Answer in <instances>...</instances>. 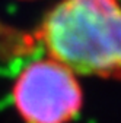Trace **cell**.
<instances>
[{
  "label": "cell",
  "instance_id": "obj_1",
  "mask_svg": "<svg viewBox=\"0 0 121 123\" xmlns=\"http://www.w3.org/2000/svg\"><path fill=\"white\" fill-rule=\"evenodd\" d=\"M35 37L77 76L121 79V0H58Z\"/></svg>",
  "mask_w": 121,
  "mask_h": 123
},
{
  "label": "cell",
  "instance_id": "obj_2",
  "mask_svg": "<svg viewBox=\"0 0 121 123\" xmlns=\"http://www.w3.org/2000/svg\"><path fill=\"white\" fill-rule=\"evenodd\" d=\"M12 104L23 123H72L82 110L83 91L72 69L45 56L21 69Z\"/></svg>",
  "mask_w": 121,
  "mask_h": 123
}]
</instances>
